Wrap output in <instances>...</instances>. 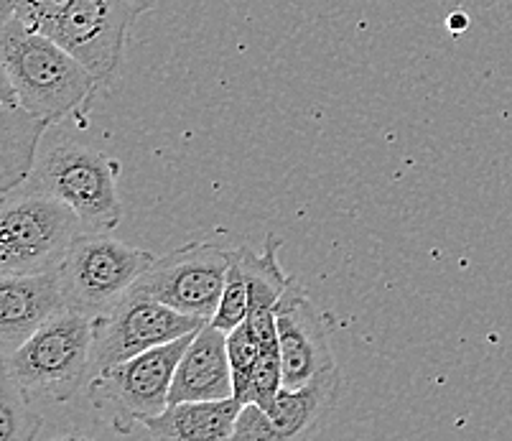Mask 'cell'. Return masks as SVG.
I'll use <instances>...</instances> for the list:
<instances>
[{
    "label": "cell",
    "mask_w": 512,
    "mask_h": 441,
    "mask_svg": "<svg viewBox=\"0 0 512 441\" xmlns=\"http://www.w3.org/2000/svg\"><path fill=\"white\" fill-rule=\"evenodd\" d=\"M0 64L3 85L11 87L23 108L51 125L87 110V102L102 87L59 41L26 29L18 18H3Z\"/></svg>",
    "instance_id": "obj_1"
},
{
    "label": "cell",
    "mask_w": 512,
    "mask_h": 441,
    "mask_svg": "<svg viewBox=\"0 0 512 441\" xmlns=\"http://www.w3.org/2000/svg\"><path fill=\"white\" fill-rule=\"evenodd\" d=\"M95 317L67 306L11 355L0 357L8 378L51 403H67L92 378Z\"/></svg>",
    "instance_id": "obj_2"
},
{
    "label": "cell",
    "mask_w": 512,
    "mask_h": 441,
    "mask_svg": "<svg viewBox=\"0 0 512 441\" xmlns=\"http://www.w3.org/2000/svg\"><path fill=\"white\" fill-rule=\"evenodd\" d=\"M118 176L120 164L113 156L82 143H62L36 161L21 187L62 199L87 232H110L123 220Z\"/></svg>",
    "instance_id": "obj_3"
},
{
    "label": "cell",
    "mask_w": 512,
    "mask_h": 441,
    "mask_svg": "<svg viewBox=\"0 0 512 441\" xmlns=\"http://www.w3.org/2000/svg\"><path fill=\"white\" fill-rule=\"evenodd\" d=\"M82 232V220L62 199L36 189H13L3 194L0 210V273L57 268Z\"/></svg>",
    "instance_id": "obj_4"
},
{
    "label": "cell",
    "mask_w": 512,
    "mask_h": 441,
    "mask_svg": "<svg viewBox=\"0 0 512 441\" xmlns=\"http://www.w3.org/2000/svg\"><path fill=\"white\" fill-rule=\"evenodd\" d=\"M197 332L184 334L179 340L153 347L130 360L115 362L92 375L87 398L118 434H130L138 424L169 406L179 360Z\"/></svg>",
    "instance_id": "obj_5"
},
{
    "label": "cell",
    "mask_w": 512,
    "mask_h": 441,
    "mask_svg": "<svg viewBox=\"0 0 512 441\" xmlns=\"http://www.w3.org/2000/svg\"><path fill=\"white\" fill-rule=\"evenodd\" d=\"M156 255L110 238L82 232L59 263L67 306L85 314H105L143 278Z\"/></svg>",
    "instance_id": "obj_6"
},
{
    "label": "cell",
    "mask_w": 512,
    "mask_h": 441,
    "mask_svg": "<svg viewBox=\"0 0 512 441\" xmlns=\"http://www.w3.org/2000/svg\"><path fill=\"white\" fill-rule=\"evenodd\" d=\"M232 248L222 240H192L166 255H156L138 289L171 309L212 322L225 291Z\"/></svg>",
    "instance_id": "obj_7"
},
{
    "label": "cell",
    "mask_w": 512,
    "mask_h": 441,
    "mask_svg": "<svg viewBox=\"0 0 512 441\" xmlns=\"http://www.w3.org/2000/svg\"><path fill=\"white\" fill-rule=\"evenodd\" d=\"M204 324V319L171 309L156 296L133 286L113 309L95 317L92 375L115 362L130 360L153 347L179 340L184 334L197 332Z\"/></svg>",
    "instance_id": "obj_8"
},
{
    "label": "cell",
    "mask_w": 512,
    "mask_h": 441,
    "mask_svg": "<svg viewBox=\"0 0 512 441\" xmlns=\"http://www.w3.org/2000/svg\"><path fill=\"white\" fill-rule=\"evenodd\" d=\"M158 0H74L51 39L85 64L100 85L110 82L123 62L125 39L136 16Z\"/></svg>",
    "instance_id": "obj_9"
},
{
    "label": "cell",
    "mask_w": 512,
    "mask_h": 441,
    "mask_svg": "<svg viewBox=\"0 0 512 441\" xmlns=\"http://www.w3.org/2000/svg\"><path fill=\"white\" fill-rule=\"evenodd\" d=\"M276 327L286 388H299L321 370L337 365L327 319L311 304L304 286L293 278L276 304Z\"/></svg>",
    "instance_id": "obj_10"
},
{
    "label": "cell",
    "mask_w": 512,
    "mask_h": 441,
    "mask_svg": "<svg viewBox=\"0 0 512 441\" xmlns=\"http://www.w3.org/2000/svg\"><path fill=\"white\" fill-rule=\"evenodd\" d=\"M64 309L67 299L59 266L36 273H0V357L18 350Z\"/></svg>",
    "instance_id": "obj_11"
},
{
    "label": "cell",
    "mask_w": 512,
    "mask_h": 441,
    "mask_svg": "<svg viewBox=\"0 0 512 441\" xmlns=\"http://www.w3.org/2000/svg\"><path fill=\"white\" fill-rule=\"evenodd\" d=\"M235 398L227 332L214 324H204L179 360L169 403L181 401H220Z\"/></svg>",
    "instance_id": "obj_12"
},
{
    "label": "cell",
    "mask_w": 512,
    "mask_h": 441,
    "mask_svg": "<svg viewBox=\"0 0 512 441\" xmlns=\"http://www.w3.org/2000/svg\"><path fill=\"white\" fill-rule=\"evenodd\" d=\"M339 393H342V373L337 365L321 370L299 388L283 385L268 411L281 441L314 436L337 406Z\"/></svg>",
    "instance_id": "obj_13"
},
{
    "label": "cell",
    "mask_w": 512,
    "mask_h": 441,
    "mask_svg": "<svg viewBox=\"0 0 512 441\" xmlns=\"http://www.w3.org/2000/svg\"><path fill=\"white\" fill-rule=\"evenodd\" d=\"M0 102V192L11 194L34 171L41 136L51 123L23 108L11 87L3 85Z\"/></svg>",
    "instance_id": "obj_14"
},
{
    "label": "cell",
    "mask_w": 512,
    "mask_h": 441,
    "mask_svg": "<svg viewBox=\"0 0 512 441\" xmlns=\"http://www.w3.org/2000/svg\"><path fill=\"white\" fill-rule=\"evenodd\" d=\"M240 408L242 403L237 398L169 403L164 411L146 419L141 426L153 439L225 441L235 434Z\"/></svg>",
    "instance_id": "obj_15"
},
{
    "label": "cell",
    "mask_w": 512,
    "mask_h": 441,
    "mask_svg": "<svg viewBox=\"0 0 512 441\" xmlns=\"http://www.w3.org/2000/svg\"><path fill=\"white\" fill-rule=\"evenodd\" d=\"M44 419L34 408V396L6 373H0V441H34Z\"/></svg>",
    "instance_id": "obj_16"
},
{
    "label": "cell",
    "mask_w": 512,
    "mask_h": 441,
    "mask_svg": "<svg viewBox=\"0 0 512 441\" xmlns=\"http://www.w3.org/2000/svg\"><path fill=\"white\" fill-rule=\"evenodd\" d=\"M250 311V276L242 266L237 248H232L230 268H227V281L225 291H222L220 309L214 314V319L209 324L220 327L222 332H232L235 327H240L245 319H248Z\"/></svg>",
    "instance_id": "obj_17"
},
{
    "label": "cell",
    "mask_w": 512,
    "mask_h": 441,
    "mask_svg": "<svg viewBox=\"0 0 512 441\" xmlns=\"http://www.w3.org/2000/svg\"><path fill=\"white\" fill-rule=\"evenodd\" d=\"M227 352H230L232 380H235V398L240 403H248L250 375H253L260 355V340L248 327V322H242L240 327L227 332Z\"/></svg>",
    "instance_id": "obj_18"
},
{
    "label": "cell",
    "mask_w": 512,
    "mask_h": 441,
    "mask_svg": "<svg viewBox=\"0 0 512 441\" xmlns=\"http://www.w3.org/2000/svg\"><path fill=\"white\" fill-rule=\"evenodd\" d=\"M74 0H3V18H18L31 31L51 36Z\"/></svg>",
    "instance_id": "obj_19"
},
{
    "label": "cell",
    "mask_w": 512,
    "mask_h": 441,
    "mask_svg": "<svg viewBox=\"0 0 512 441\" xmlns=\"http://www.w3.org/2000/svg\"><path fill=\"white\" fill-rule=\"evenodd\" d=\"M232 439L237 441H281L276 424H273L271 413L265 411L258 403H242L240 416L235 421V434Z\"/></svg>",
    "instance_id": "obj_20"
},
{
    "label": "cell",
    "mask_w": 512,
    "mask_h": 441,
    "mask_svg": "<svg viewBox=\"0 0 512 441\" xmlns=\"http://www.w3.org/2000/svg\"><path fill=\"white\" fill-rule=\"evenodd\" d=\"M451 26H456V29H462V26H467V21H464V18L462 16H459V18H451Z\"/></svg>",
    "instance_id": "obj_21"
}]
</instances>
